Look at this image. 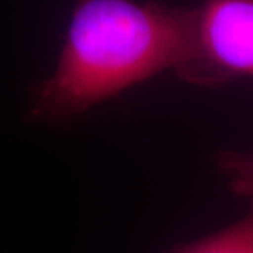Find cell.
<instances>
[{
	"mask_svg": "<svg viewBox=\"0 0 253 253\" xmlns=\"http://www.w3.org/2000/svg\"><path fill=\"white\" fill-rule=\"evenodd\" d=\"M193 37L194 9L76 0L54 73L31 90L28 117L71 121L166 69L179 73L191 58Z\"/></svg>",
	"mask_w": 253,
	"mask_h": 253,
	"instance_id": "cell-1",
	"label": "cell"
},
{
	"mask_svg": "<svg viewBox=\"0 0 253 253\" xmlns=\"http://www.w3.org/2000/svg\"><path fill=\"white\" fill-rule=\"evenodd\" d=\"M165 253H253V206L235 224L197 241L174 245Z\"/></svg>",
	"mask_w": 253,
	"mask_h": 253,
	"instance_id": "cell-3",
	"label": "cell"
},
{
	"mask_svg": "<svg viewBox=\"0 0 253 253\" xmlns=\"http://www.w3.org/2000/svg\"><path fill=\"white\" fill-rule=\"evenodd\" d=\"M177 76L204 87L253 78V0H201L191 58Z\"/></svg>",
	"mask_w": 253,
	"mask_h": 253,
	"instance_id": "cell-2",
	"label": "cell"
},
{
	"mask_svg": "<svg viewBox=\"0 0 253 253\" xmlns=\"http://www.w3.org/2000/svg\"><path fill=\"white\" fill-rule=\"evenodd\" d=\"M217 166L226 177L232 193L249 199L253 206V152L221 151Z\"/></svg>",
	"mask_w": 253,
	"mask_h": 253,
	"instance_id": "cell-4",
	"label": "cell"
}]
</instances>
